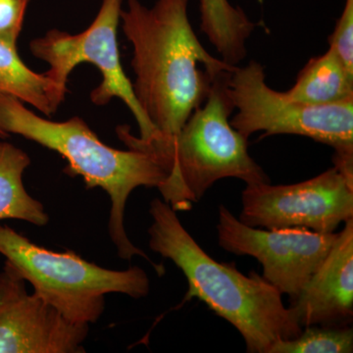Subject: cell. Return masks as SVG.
<instances>
[{"label":"cell","instance_id":"6da1fadb","mask_svg":"<svg viewBox=\"0 0 353 353\" xmlns=\"http://www.w3.org/2000/svg\"><path fill=\"white\" fill-rule=\"evenodd\" d=\"M190 0H128L121 26L132 46L134 97L154 127L170 138L208 99L215 79L234 66L211 55L197 39L188 14Z\"/></svg>","mask_w":353,"mask_h":353},{"label":"cell","instance_id":"7a4b0ae2","mask_svg":"<svg viewBox=\"0 0 353 353\" xmlns=\"http://www.w3.org/2000/svg\"><path fill=\"white\" fill-rule=\"evenodd\" d=\"M150 213V248L183 272L189 285L183 301L199 299L227 320L243 336L248 353H269L277 341L301 334L303 329L270 283L255 272L245 276L234 263L213 259L167 202L153 199Z\"/></svg>","mask_w":353,"mask_h":353},{"label":"cell","instance_id":"3957f363","mask_svg":"<svg viewBox=\"0 0 353 353\" xmlns=\"http://www.w3.org/2000/svg\"><path fill=\"white\" fill-rule=\"evenodd\" d=\"M230 72L215 79L205 102L175 136L143 139L126 125L116 129L128 148L148 153L161 165L167 178L159 190L176 212L190 210L222 179H239L246 185L270 183L248 153V139L230 123L234 111L227 92Z\"/></svg>","mask_w":353,"mask_h":353},{"label":"cell","instance_id":"277c9868","mask_svg":"<svg viewBox=\"0 0 353 353\" xmlns=\"http://www.w3.org/2000/svg\"><path fill=\"white\" fill-rule=\"evenodd\" d=\"M0 132L18 134L57 152L68 162L65 173L81 176L88 189L101 188L110 197L109 236L122 259L141 256L163 275V265L153 263L130 241L124 226L128 199L137 188H157L166 181V172L154 157L139 150H119L102 143L80 117L54 122L41 117L10 95L0 94Z\"/></svg>","mask_w":353,"mask_h":353},{"label":"cell","instance_id":"5b68a950","mask_svg":"<svg viewBox=\"0 0 353 353\" xmlns=\"http://www.w3.org/2000/svg\"><path fill=\"white\" fill-rule=\"evenodd\" d=\"M0 254L32 285L34 294L78 324L99 321L106 294L141 299L150 290L148 274L138 266L124 271L102 268L74 252L46 250L2 225Z\"/></svg>","mask_w":353,"mask_h":353},{"label":"cell","instance_id":"8992f818","mask_svg":"<svg viewBox=\"0 0 353 353\" xmlns=\"http://www.w3.org/2000/svg\"><path fill=\"white\" fill-rule=\"evenodd\" d=\"M227 92L234 110L232 127L248 139L296 134L314 139L334 150L333 163L353 179V99L309 105L292 101L267 85L263 65L255 60L234 66L228 76Z\"/></svg>","mask_w":353,"mask_h":353},{"label":"cell","instance_id":"52a82bcc","mask_svg":"<svg viewBox=\"0 0 353 353\" xmlns=\"http://www.w3.org/2000/svg\"><path fill=\"white\" fill-rule=\"evenodd\" d=\"M123 0H102L101 9L87 30L71 34L50 30L30 43L32 54L50 65L46 76L66 95L71 72L81 63L94 65L101 74V83L90 92L94 105H108L113 99L126 104L139 128V138L154 136V127L134 97L132 83L121 63L117 32Z\"/></svg>","mask_w":353,"mask_h":353},{"label":"cell","instance_id":"ba28073f","mask_svg":"<svg viewBox=\"0 0 353 353\" xmlns=\"http://www.w3.org/2000/svg\"><path fill=\"white\" fill-rule=\"evenodd\" d=\"M243 224L262 229L301 227L334 233L353 218V180L336 167L292 185H246L241 194Z\"/></svg>","mask_w":353,"mask_h":353},{"label":"cell","instance_id":"9c48e42d","mask_svg":"<svg viewBox=\"0 0 353 353\" xmlns=\"http://www.w3.org/2000/svg\"><path fill=\"white\" fill-rule=\"evenodd\" d=\"M218 243L238 256H252L263 267L262 277L294 301L329 254L339 233L322 234L306 228L257 229L219 208Z\"/></svg>","mask_w":353,"mask_h":353},{"label":"cell","instance_id":"30bf717a","mask_svg":"<svg viewBox=\"0 0 353 353\" xmlns=\"http://www.w3.org/2000/svg\"><path fill=\"white\" fill-rule=\"evenodd\" d=\"M6 261L0 271V353H81L90 325L70 321Z\"/></svg>","mask_w":353,"mask_h":353},{"label":"cell","instance_id":"8fae6325","mask_svg":"<svg viewBox=\"0 0 353 353\" xmlns=\"http://www.w3.org/2000/svg\"><path fill=\"white\" fill-rule=\"evenodd\" d=\"M329 254L290 303L301 328L343 327L353 316V218L345 221Z\"/></svg>","mask_w":353,"mask_h":353},{"label":"cell","instance_id":"7c38bea8","mask_svg":"<svg viewBox=\"0 0 353 353\" xmlns=\"http://www.w3.org/2000/svg\"><path fill=\"white\" fill-rule=\"evenodd\" d=\"M199 12L201 31L221 59L231 66L240 65L248 54L246 43L257 24L229 0H201Z\"/></svg>","mask_w":353,"mask_h":353},{"label":"cell","instance_id":"4fadbf2b","mask_svg":"<svg viewBox=\"0 0 353 353\" xmlns=\"http://www.w3.org/2000/svg\"><path fill=\"white\" fill-rule=\"evenodd\" d=\"M292 101L309 105H329L353 99V74L333 50L311 58L299 72L294 87L285 92Z\"/></svg>","mask_w":353,"mask_h":353},{"label":"cell","instance_id":"5bb4252c","mask_svg":"<svg viewBox=\"0 0 353 353\" xmlns=\"http://www.w3.org/2000/svg\"><path fill=\"white\" fill-rule=\"evenodd\" d=\"M0 94L10 95L50 117L64 101L46 74L32 71L22 61L17 48L0 41Z\"/></svg>","mask_w":353,"mask_h":353},{"label":"cell","instance_id":"9a60e30c","mask_svg":"<svg viewBox=\"0 0 353 353\" xmlns=\"http://www.w3.org/2000/svg\"><path fill=\"white\" fill-rule=\"evenodd\" d=\"M31 164L29 155L12 143L0 141V221H26L46 226L50 216L41 202L28 194L23 174Z\"/></svg>","mask_w":353,"mask_h":353},{"label":"cell","instance_id":"2e32d148","mask_svg":"<svg viewBox=\"0 0 353 353\" xmlns=\"http://www.w3.org/2000/svg\"><path fill=\"white\" fill-rule=\"evenodd\" d=\"M353 331L350 327L309 326L296 338L277 341L269 353H352Z\"/></svg>","mask_w":353,"mask_h":353},{"label":"cell","instance_id":"e0dca14e","mask_svg":"<svg viewBox=\"0 0 353 353\" xmlns=\"http://www.w3.org/2000/svg\"><path fill=\"white\" fill-rule=\"evenodd\" d=\"M331 50L353 74V0H345L343 13L329 38Z\"/></svg>","mask_w":353,"mask_h":353},{"label":"cell","instance_id":"ac0fdd59","mask_svg":"<svg viewBox=\"0 0 353 353\" xmlns=\"http://www.w3.org/2000/svg\"><path fill=\"white\" fill-rule=\"evenodd\" d=\"M31 0H0V41L17 48Z\"/></svg>","mask_w":353,"mask_h":353},{"label":"cell","instance_id":"d6986e66","mask_svg":"<svg viewBox=\"0 0 353 353\" xmlns=\"http://www.w3.org/2000/svg\"><path fill=\"white\" fill-rule=\"evenodd\" d=\"M0 138H6V137H4V134H2L1 132H0Z\"/></svg>","mask_w":353,"mask_h":353}]
</instances>
